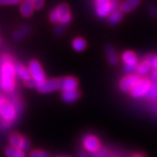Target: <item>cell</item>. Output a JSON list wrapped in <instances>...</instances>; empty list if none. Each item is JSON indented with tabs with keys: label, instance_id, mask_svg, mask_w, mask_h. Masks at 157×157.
Returning a JSON list of instances; mask_svg holds the SVG:
<instances>
[{
	"label": "cell",
	"instance_id": "obj_1",
	"mask_svg": "<svg viewBox=\"0 0 157 157\" xmlns=\"http://www.w3.org/2000/svg\"><path fill=\"white\" fill-rule=\"evenodd\" d=\"M16 74L12 62L3 63L0 67V87L6 93H11L16 86Z\"/></svg>",
	"mask_w": 157,
	"mask_h": 157
},
{
	"label": "cell",
	"instance_id": "obj_2",
	"mask_svg": "<svg viewBox=\"0 0 157 157\" xmlns=\"http://www.w3.org/2000/svg\"><path fill=\"white\" fill-rule=\"evenodd\" d=\"M49 19L52 24L60 23L62 25H67L72 20L70 8L67 4H61L51 11Z\"/></svg>",
	"mask_w": 157,
	"mask_h": 157
},
{
	"label": "cell",
	"instance_id": "obj_3",
	"mask_svg": "<svg viewBox=\"0 0 157 157\" xmlns=\"http://www.w3.org/2000/svg\"><path fill=\"white\" fill-rule=\"evenodd\" d=\"M17 111L13 104L5 98L0 100V117L2 118L8 125L13 122L17 119Z\"/></svg>",
	"mask_w": 157,
	"mask_h": 157
},
{
	"label": "cell",
	"instance_id": "obj_4",
	"mask_svg": "<svg viewBox=\"0 0 157 157\" xmlns=\"http://www.w3.org/2000/svg\"><path fill=\"white\" fill-rule=\"evenodd\" d=\"M121 59L123 63V69L125 73L129 74H133L135 73L136 67L139 64L138 58L134 52L132 51H126L121 55Z\"/></svg>",
	"mask_w": 157,
	"mask_h": 157
},
{
	"label": "cell",
	"instance_id": "obj_5",
	"mask_svg": "<svg viewBox=\"0 0 157 157\" xmlns=\"http://www.w3.org/2000/svg\"><path fill=\"white\" fill-rule=\"evenodd\" d=\"M27 68L31 74V78L37 84V86L44 82L46 79L45 72L38 60H32L29 62Z\"/></svg>",
	"mask_w": 157,
	"mask_h": 157
},
{
	"label": "cell",
	"instance_id": "obj_6",
	"mask_svg": "<svg viewBox=\"0 0 157 157\" xmlns=\"http://www.w3.org/2000/svg\"><path fill=\"white\" fill-rule=\"evenodd\" d=\"M151 81L147 78H140L137 84L129 92L132 97L134 98H141L147 95L151 88Z\"/></svg>",
	"mask_w": 157,
	"mask_h": 157
},
{
	"label": "cell",
	"instance_id": "obj_7",
	"mask_svg": "<svg viewBox=\"0 0 157 157\" xmlns=\"http://www.w3.org/2000/svg\"><path fill=\"white\" fill-rule=\"evenodd\" d=\"M82 146L87 153L94 154L101 149V141L94 135H86L82 140Z\"/></svg>",
	"mask_w": 157,
	"mask_h": 157
},
{
	"label": "cell",
	"instance_id": "obj_8",
	"mask_svg": "<svg viewBox=\"0 0 157 157\" xmlns=\"http://www.w3.org/2000/svg\"><path fill=\"white\" fill-rule=\"evenodd\" d=\"M9 140H10L11 147L18 148L24 152L28 150L30 147V141L28 139L25 137H23L22 135H20L16 132L10 135Z\"/></svg>",
	"mask_w": 157,
	"mask_h": 157
},
{
	"label": "cell",
	"instance_id": "obj_9",
	"mask_svg": "<svg viewBox=\"0 0 157 157\" xmlns=\"http://www.w3.org/2000/svg\"><path fill=\"white\" fill-rule=\"evenodd\" d=\"M36 88L41 94H48L52 92H55L60 88V79L59 78L45 79L44 82L38 85Z\"/></svg>",
	"mask_w": 157,
	"mask_h": 157
},
{
	"label": "cell",
	"instance_id": "obj_10",
	"mask_svg": "<svg viewBox=\"0 0 157 157\" xmlns=\"http://www.w3.org/2000/svg\"><path fill=\"white\" fill-rule=\"evenodd\" d=\"M140 78L136 74H129L121 78L120 82V88L123 92H130L131 89L137 84Z\"/></svg>",
	"mask_w": 157,
	"mask_h": 157
},
{
	"label": "cell",
	"instance_id": "obj_11",
	"mask_svg": "<svg viewBox=\"0 0 157 157\" xmlns=\"http://www.w3.org/2000/svg\"><path fill=\"white\" fill-rule=\"evenodd\" d=\"M96 14L99 17H107L111 13L110 0H95Z\"/></svg>",
	"mask_w": 157,
	"mask_h": 157
},
{
	"label": "cell",
	"instance_id": "obj_12",
	"mask_svg": "<svg viewBox=\"0 0 157 157\" xmlns=\"http://www.w3.org/2000/svg\"><path fill=\"white\" fill-rule=\"evenodd\" d=\"M78 82L74 77H65L60 79V89L63 91H72L78 89Z\"/></svg>",
	"mask_w": 157,
	"mask_h": 157
},
{
	"label": "cell",
	"instance_id": "obj_13",
	"mask_svg": "<svg viewBox=\"0 0 157 157\" xmlns=\"http://www.w3.org/2000/svg\"><path fill=\"white\" fill-rule=\"evenodd\" d=\"M14 70H15V74L16 76L21 78L25 82L31 79V74L29 73L28 68L25 67L24 65L20 63H17L14 65Z\"/></svg>",
	"mask_w": 157,
	"mask_h": 157
},
{
	"label": "cell",
	"instance_id": "obj_14",
	"mask_svg": "<svg viewBox=\"0 0 157 157\" xmlns=\"http://www.w3.org/2000/svg\"><path fill=\"white\" fill-rule=\"evenodd\" d=\"M79 92L78 90H72V91H63L61 94V98L65 103L72 104L76 101H78L79 98Z\"/></svg>",
	"mask_w": 157,
	"mask_h": 157
},
{
	"label": "cell",
	"instance_id": "obj_15",
	"mask_svg": "<svg viewBox=\"0 0 157 157\" xmlns=\"http://www.w3.org/2000/svg\"><path fill=\"white\" fill-rule=\"evenodd\" d=\"M140 0H125L120 6V11L122 13H128L140 6Z\"/></svg>",
	"mask_w": 157,
	"mask_h": 157
},
{
	"label": "cell",
	"instance_id": "obj_16",
	"mask_svg": "<svg viewBox=\"0 0 157 157\" xmlns=\"http://www.w3.org/2000/svg\"><path fill=\"white\" fill-rule=\"evenodd\" d=\"M151 68L152 67L150 62L147 59H145V60H143V61H141L138 64L136 70H135L136 75H138L139 77L140 76H145L150 72Z\"/></svg>",
	"mask_w": 157,
	"mask_h": 157
},
{
	"label": "cell",
	"instance_id": "obj_17",
	"mask_svg": "<svg viewBox=\"0 0 157 157\" xmlns=\"http://www.w3.org/2000/svg\"><path fill=\"white\" fill-rule=\"evenodd\" d=\"M34 10L35 9H34L33 3L29 0H25L20 6V13L23 17H31L33 13Z\"/></svg>",
	"mask_w": 157,
	"mask_h": 157
},
{
	"label": "cell",
	"instance_id": "obj_18",
	"mask_svg": "<svg viewBox=\"0 0 157 157\" xmlns=\"http://www.w3.org/2000/svg\"><path fill=\"white\" fill-rule=\"evenodd\" d=\"M105 52H106L107 61L113 66L117 65L119 63V57H118L117 52H116V51L114 50V48L111 45H108V46L106 47Z\"/></svg>",
	"mask_w": 157,
	"mask_h": 157
},
{
	"label": "cell",
	"instance_id": "obj_19",
	"mask_svg": "<svg viewBox=\"0 0 157 157\" xmlns=\"http://www.w3.org/2000/svg\"><path fill=\"white\" fill-rule=\"evenodd\" d=\"M122 18H123V13L120 10H116V11L111 12L108 15L107 23L110 25H116L122 20Z\"/></svg>",
	"mask_w": 157,
	"mask_h": 157
},
{
	"label": "cell",
	"instance_id": "obj_20",
	"mask_svg": "<svg viewBox=\"0 0 157 157\" xmlns=\"http://www.w3.org/2000/svg\"><path fill=\"white\" fill-rule=\"evenodd\" d=\"M5 154L7 157H25V152L11 146L6 147Z\"/></svg>",
	"mask_w": 157,
	"mask_h": 157
},
{
	"label": "cell",
	"instance_id": "obj_21",
	"mask_svg": "<svg viewBox=\"0 0 157 157\" xmlns=\"http://www.w3.org/2000/svg\"><path fill=\"white\" fill-rule=\"evenodd\" d=\"M72 46L76 52H83L86 47V42L83 38H75L72 42Z\"/></svg>",
	"mask_w": 157,
	"mask_h": 157
},
{
	"label": "cell",
	"instance_id": "obj_22",
	"mask_svg": "<svg viewBox=\"0 0 157 157\" xmlns=\"http://www.w3.org/2000/svg\"><path fill=\"white\" fill-rule=\"evenodd\" d=\"M30 32H31V30L28 26H24V27L18 29L13 33V38L16 40H20V39H24L25 37H26L30 33Z\"/></svg>",
	"mask_w": 157,
	"mask_h": 157
},
{
	"label": "cell",
	"instance_id": "obj_23",
	"mask_svg": "<svg viewBox=\"0 0 157 157\" xmlns=\"http://www.w3.org/2000/svg\"><path fill=\"white\" fill-rule=\"evenodd\" d=\"M29 157H50L47 152L43 151L41 149H34L30 152Z\"/></svg>",
	"mask_w": 157,
	"mask_h": 157
},
{
	"label": "cell",
	"instance_id": "obj_24",
	"mask_svg": "<svg viewBox=\"0 0 157 157\" xmlns=\"http://www.w3.org/2000/svg\"><path fill=\"white\" fill-rule=\"evenodd\" d=\"M147 96L153 100H157V84H154L151 86V88Z\"/></svg>",
	"mask_w": 157,
	"mask_h": 157
},
{
	"label": "cell",
	"instance_id": "obj_25",
	"mask_svg": "<svg viewBox=\"0 0 157 157\" xmlns=\"http://www.w3.org/2000/svg\"><path fill=\"white\" fill-rule=\"evenodd\" d=\"M22 0H0V6H15L21 3Z\"/></svg>",
	"mask_w": 157,
	"mask_h": 157
},
{
	"label": "cell",
	"instance_id": "obj_26",
	"mask_svg": "<svg viewBox=\"0 0 157 157\" xmlns=\"http://www.w3.org/2000/svg\"><path fill=\"white\" fill-rule=\"evenodd\" d=\"M33 3V7L35 10H40L43 8L44 6V3H45V0H29Z\"/></svg>",
	"mask_w": 157,
	"mask_h": 157
},
{
	"label": "cell",
	"instance_id": "obj_27",
	"mask_svg": "<svg viewBox=\"0 0 157 157\" xmlns=\"http://www.w3.org/2000/svg\"><path fill=\"white\" fill-rule=\"evenodd\" d=\"M93 157H109V155H108L107 150L101 148L97 152H95L94 154H93Z\"/></svg>",
	"mask_w": 157,
	"mask_h": 157
},
{
	"label": "cell",
	"instance_id": "obj_28",
	"mask_svg": "<svg viewBox=\"0 0 157 157\" xmlns=\"http://www.w3.org/2000/svg\"><path fill=\"white\" fill-rule=\"evenodd\" d=\"M147 59L150 62L152 67L157 71V56H149Z\"/></svg>",
	"mask_w": 157,
	"mask_h": 157
},
{
	"label": "cell",
	"instance_id": "obj_29",
	"mask_svg": "<svg viewBox=\"0 0 157 157\" xmlns=\"http://www.w3.org/2000/svg\"><path fill=\"white\" fill-rule=\"evenodd\" d=\"M118 4H119L118 0H110V11L111 12L117 10Z\"/></svg>",
	"mask_w": 157,
	"mask_h": 157
},
{
	"label": "cell",
	"instance_id": "obj_30",
	"mask_svg": "<svg viewBox=\"0 0 157 157\" xmlns=\"http://www.w3.org/2000/svg\"><path fill=\"white\" fill-rule=\"evenodd\" d=\"M54 33L56 35H61L64 33V25H57L54 29Z\"/></svg>",
	"mask_w": 157,
	"mask_h": 157
},
{
	"label": "cell",
	"instance_id": "obj_31",
	"mask_svg": "<svg viewBox=\"0 0 157 157\" xmlns=\"http://www.w3.org/2000/svg\"><path fill=\"white\" fill-rule=\"evenodd\" d=\"M25 86H27V87H29V88H33V87H37V84L34 82L33 80L31 78V79H29V80H27V81H25Z\"/></svg>",
	"mask_w": 157,
	"mask_h": 157
},
{
	"label": "cell",
	"instance_id": "obj_32",
	"mask_svg": "<svg viewBox=\"0 0 157 157\" xmlns=\"http://www.w3.org/2000/svg\"><path fill=\"white\" fill-rule=\"evenodd\" d=\"M149 13L151 14L153 17L157 18V7L156 6H152L149 7Z\"/></svg>",
	"mask_w": 157,
	"mask_h": 157
},
{
	"label": "cell",
	"instance_id": "obj_33",
	"mask_svg": "<svg viewBox=\"0 0 157 157\" xmlns=\"http://www.w3.org/2000/svg\"><path fill=\"white\" fill-rule=\"evenodd\" d=\"M78 157H90L86 152L84 151H81V152H79L78 154Z\"/></svg>",
	"mask_w": 157,
	"mask_h": 157
},
{
	"label": "cell",
	"instance_id": "obj_34",
	"mask_svg": "<svg viewBox=\"0 0 157 157\" xmlns=\"http://www.w3.org/2000/svg\"><path fill=\"white\" fill-rule=\"evenodd\" d=\"M152 78H153V79L154 80H155L157 82V71L156 70H155L154 72H153V73H152Z\"/></svg>",
	"mask_w": 157,
	"mask_h": 157
},
{
	"label": "cell",
	"instance_id": "obj_35",
	"mask_svg": "<svg viewBox=\"0 0 157 157\" xmlns=\"http://www.w3.org/2000/svg\"><path fill=\"white\" fill-rule=\"evenodd\" d=\"M132 157H144L143 155H135L134 156Z\"/></svg>",
	"mask_w": 157,
	"mask_h": 157
},
{
	"label": "cell",
	"instance_id": "obj_36",
	"mask_svg": "<svg viewBox=\"0 0 157 157\" xmlns=\"http://www.w3.org/2000/svg\"><path fill=\"white\" fill-rule=\"evenodd\" d=\"M3 98H4V97H3V96L0 94V100H1V99H3Z\"/></svg>",
	"mask_w": 157,
	"mask_h": 157
},
{
	"label": "cell",
	"instance_id": "obj_37",
	"mask_svg": "<svg viewBox=\"0 0 157 157\" xmlns=\"http://www.w3.org/2000/svg\"><path fill=\"white\" fill-rule=\"evenodd\" d=\"M0 44H1V39H0Z\"/></svg>",
	"mask_w": 157,
	"mask_h": 157
},
{
	"label": "cell",
	"instance_id": "obj_38",
	"mask_svg": "<svg viewBox=\"0 0 157 157\" xmlns=\"http://www.w3.org/2000/svg\"><path fill=\"white\" fill-rule=\"evenodd\" d=\"M112 157H118V156H112Z\"/></svg>",
	"mask_w": 157,
	"mask_h": 157
}]
</instances>
